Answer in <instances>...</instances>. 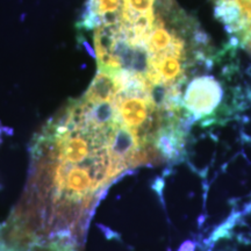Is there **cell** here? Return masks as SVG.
Returning a JSON list of instances; mask_svg holds the SVG:
<instances>
[{
    "label": "cell",
    "instance_id": "1",
    "mask_svg": "<svg viewBox=\"0 0 251 251\" xmlns=\"http://www.w3.org/2000/svg\"><path fill=\"white\" fill-rule=\"evenodd\" d=\"M98 71L143 84L188 121L185 99L197 83L240 68L237 50L215 49L176 0H107L83 20Z\"/></svg>",
    "mask_w": 251,
    "mask_h": 251
},
{
    "label": "cell",
    "instance_id": "2",
    "mask_svg": "<svg viewBox=\"0 0 251 251\" xmlns=\"http://www.w3.org/2000/svg\"><path fill=\"white\" fill-rule=\"evenodd\" d=\"M214 15L230 37L235 48L251 56V0H212Z\"/></svg>",
    "mask_w": 251,
    "mask_h": 251
}]
</instances>
